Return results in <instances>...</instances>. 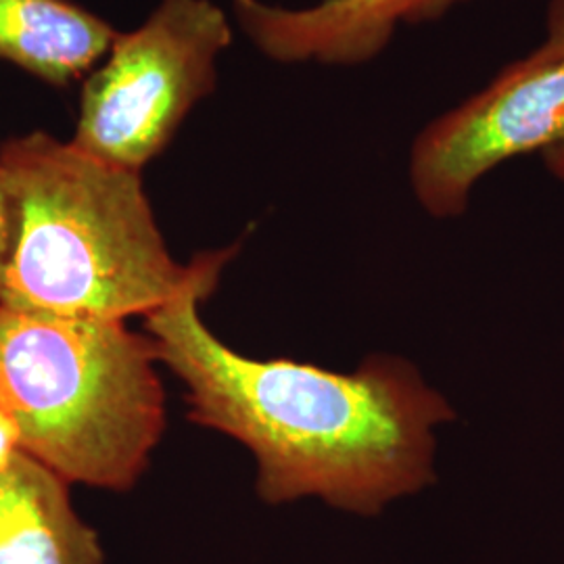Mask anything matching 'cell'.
I'll return each mask as SVG.
<instances>
[{
    "mask_svg": "<svg viewBox=\"0 0 564 564\" xmlns=\"http://www.w3.org/2000/svg\"><path fill=\"white\" fill-rule=\"evenodd\" d=\"M0 564H105L69 484L20 449H0Z\"/></svg>",
    "mask_w": 564,
    "mask_h": 564,
    "instance_id": "cell-7",
    "label": "cell"
},
{
    "mask_svg": "<svg viewBox=\"0 0 564 564\" xmlns=\"http://www.w3.org/2000/svg\"><path fill=\"white\" fill-rule=\"evenodd\" d=\"M230 2L247 39L270 59L360 65L381 55L403 23L435 20L460 0H321L305 9Z\"/></svg>",
    "mask_w": 564,
    "mask_h": 564,
    "instance_id": "cell-6",
    "label": "cell"
},
{
    "mask_svg": "<svg viewBox=\"0 0 564 564\" xmlns=\"http://www.w3.org/2000/svg\"><path fill=\"white\" fill-rule=\"evenodd\" d=\"M160 366L123 321L0 307V433L65 484L128 491L165 429Z\"/></svg>",
    "mask_w": 564,
    "mask_h": 564,
    "instance_id": "cell-3",
    "label": "cell"
},
{
    "mask_svg": "<svg viewBox=\"0 0 564 564\" xmlns=\"http://www.w3.org/2000/svg\"><path fill=\"white\" fill-rule=\"evenodd\" d=\"M232 28L212 0H162L132 32H118L82 90L69 139L80 151L141 172L174 139L218 80Z\"/></svg>",
    "mask_w": 564,
    "mask_h": 564,
    "instance_id": "cell-4",
    "label": "cell"
},
{
    "mask_svg": "<svg viewBox=\"0 0 564 564\" xmlns=\"http://www.w3.org/2000/svg\"><path fill=\"white\" fill-rule=\"evenodd\" d=\"M237 251H205L195 281L144 318L158 360L186 387L188 419L256 456L265 505L314 496L370 517L431 484L433 431L452 410L412 366L370 358L341 375L256 360L209 330L202 303Z\"/></svg>",
    "mask_w": 564,
    "mask_h": 564,
    "instance_id": "cell-1",
    "label": "cell"
},
{
    "mask_svg": "<svg viewBox=\"0 0 564 564\" xmlns=\"http://www.w3.org/2000/svg\"><path fill=\"white\" fill-rule=\"evenodd\" d=\"M118 32L69 0H0V59L48 84L93 72Z\"/></svg>",
    "mask_w": 564,
    "mask_h": 564,
    "instance_id": "cell-8",
    "label": "cell"
},
{
    "mask_svg": "<svg viewBox=\"0 0 564 564\" xmlns=\"http://www.w3.org/2000/svg\"><path fill=\"white\" fill-rule=\"evenodd\" d=\"M203 260L172 258L141 172L46 132L0 147V307L128 323L174 300Z\"/></svg>",
    "mask_w": 564,
    "mask_h": 564,
    "instance_id": "cell-2",
    "label": "cell"
},
{
    "mask_svg": "<svg viewBox=\"0 0 564 564\" xmlns=\"http://www.w3.org/2000/svg\"><path fill=\"white\" fill-rule=\"evenodd\" d=\"M545 32L531 55L419 134L410 181L431 216H460L487 172L563 144L564 0H550Z\"/></svg>",
    "mask_w": 564,
    "mask_h": 564,
    "instance_id": "cell-5",
    "label": "cell"
},
{
    "mask_svg": "<svg viewBox=\"0 0 564 564\" xmlns=\"http://www.w3.org/2000/svg\"><path fill=\"white\" fill-rule=\"evenodd\" d=\"M544 158L547 170L554 176H558L561 181H564V142L558 144V147H554V149H550V151H545Z\"/></svg>",
    "mask_w": 564,
    "mask_h": 564,
    "instance_id": "cell-9",
    "label": "cell"
}]
</instances>
